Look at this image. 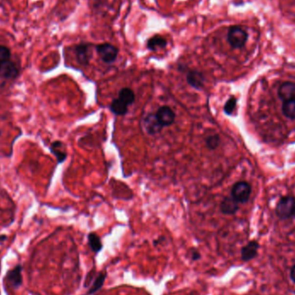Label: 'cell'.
I'll return each mask as SVG.
<instances>
[{
  "instance_id": "cell-13",
  "label": "cell",
  "mask_w": 295,
  "mask_h": 295,
  "mask_svg": "<svg viewBox=\"0 0 295 295\" xmlns=\"http://www.w3.org/2000/svg\"><path fill=\"white\" fill-rule=\"evenodd\" d=\"M238 204L232 197H226L220 204V211L226 215H234L239 209Z\"/></svg>"
},
{
  "instance_id": "cell-12",
  "label": "cell",
  "mask_w": 295,
  "mask_h": 295,
  "mask_svg": "<svg viewBox=\"0 0 295 295\" xmlns=\"http://www.w3.org/2000/svg\"><path fill=\"white\" fill-rule=\"evenodd\" d=\"M278 94L281 100L288 101L295 99V83L286 81L281 85V87L278 90Z\"/></svg>"
},
{
  "instance_id": "cell-24",
  "label": "cell",
  "mask_w": 295,
  "mask_h": 295,
  "mask_svg": "<svg viewBox=\"0 0 295 295\" xmlns=\"http://www.w3.org/2000/svg\"><path fill=\"white\" fill-rule=\"evenodd\" d=\"M190 258L192 261H199L201 259V252L199 251L197 249H191L189 251Z\"/></svg>"
},
{
  "instance_id": "cell-26",
  "label": "cell",
  "mask_w": 295,
  "mask_h": 295,
  "mask_svg": "<svg viewBox=\"0 0 295 295\" xmlns=\"http://www.w3.org/2000/svg\"><path fill=\"white\" fill-rule=\"evenodd\" d=\"M164 240H165L164 237H160V238H158L157 240L154 241V245H155V246H157V245L161 244Z\"/></svg>"
},
{
  "instance_id": "cell-1",
  "label": "cell",
  "mask_w": 295,
  "mask_h": 295,
  "mask_svg": "<svg viewBox=\"0 0 295 295\" xmlns=\"http://www.w3.org/2000/svg\"><path fill=\"white\" fill-rule=\"evenodd\" d=\"M275 212L281 219H291L295 216V199L294 197L285 196L277 203Z\"/></svg>"
},
{
  "instance_id": "cell-2",
  "label": "cell",
  "mask_w": 295,
  "mask_h": 295,
  "mask_svg": "<svg viewBox=\"0 0 295 295\" xmlns=\"http://www.w3.org/2000/svg\"><path fill=\"white\" fill-rule=\"evenodd\" d=\"M248 40V34L241 26L232 25L229 27L227 34V41L234 48L244 47Z\"/></svg>"
},
{
  "instance_id": "cell-21",
  "label": "cell",
  "mask_w": 295,
  "mask_h": 295,
  "mask_svg": "<svg viewBox=\"0 0 295 295\" xmlns=\"http://www.w3.org/2000/svg\"><path fill=\"white\" fill-rule=\"evenodd\" d=\"M205 145L207 147L209 150H214L219 147L220 144V137L218 134H212V135L208 136L205 138Z\"/></svg>"
},
{
  "instance_id": "cell-4",
  "label": "cell",
  "mask_w": 295,
  "mask_h": 295,
  "mask_svg": "<svg viewBox=\"0 0 295 295\" xmlns=\"http://www.w3.org/2000/svg\"><path fill=\"white\" fill-rule=\"evenodd\" d=\"M96 50L99 57L106 63H113L116 61L118 55V48L111 44H98Z\"/></svg>"
},
{
  "instance_id": "cell-22",
  "label": "cell",
  "mask_w": 295,
  "mask_h": 295,
  "mask_svg": "<svg viewBox=\"0 0 295 295\" xmlns=\"http://www.w3.org/2000/svg\"><path fill=\"white\" fill-rule=\"evenodd\" d=\"M237 100L236 97H234V96L229 97V99L226 101L225 106H224L225 113L227 115H231L233 113L236 106H237Z\"/></svg>"
},
{
  "instance_id": "cell-5",
  "label": "cell",
  "mask_w": 295,
  "mask_h": 295,
  "mask_svg": "<svg viewBox=\"0 0 295 295\" xmlns=\"http://www.w3.org/2000/svg\"><path fill=\"white\" fill-rule=\"evenodd\" d=\"M156 116L163 127L170 126L175 123V113L169 106H160V108L157 110Z\"/></svg>"
},
{
  "instance_id": "cell-16",
  "label": "cell",
  "mask_w": 295,
  "mask_h": 295,
  "mask_svg": "<svg viewBox=\"0 0 295 295\" xmlns=\"http://www.w3.org/2000/svg\"><path fill=\"white\" fill-rule=\"evenodd\" d=\"M106 276H107V273L106 271H101L98 273L88 289V295H94L95 293L99 291L105 284Z\"/></svg>"
},
{
  "instance_id": "cell-18",
  "label": "cell",
  "mask_w": 295,
  "mask_h": 295,
  "mask_svg": "<svg viewBox=\"0 0 295 295\" xmlns=\"http://www.w3.org/2000/svg\"><path fill=\"white\" fill-rule=\"evenodd\" d=\"M88 246L91 249V251L94 252L95 254L102 250V242H101L100 237H98L97 234L93 233V232L88 234Z\"/></svg>"
},
{
  "instance_id": "cell-10",
  "label": "cell",
  "mask_w": 295,
  "mask_h": 295,
  "mask_svg": "<svg viewBox=\"0 0 295 295\" xmlns=\"http://www.w3.org/2000/svg\"><path fill=\"white\" fill-rule=\"evenodd\" d=\"M23 267L18 264L14 269L10 270L6 274V281L11 288H19L23 284Z\"/></svg>"
},
{
  "instance_id": "cell-25",
  "label": "cell",
  "mask_w": 295,
  "mask_h": 295,
  "mask_svg": "<svg viewBox=\"0 0 295 295\" xmlns=\"http://www.w3.org/2000/svg\"><path fill=\"white\" fill-rule=\"evenodd\" d=\"M289 276L291 281L294 282L295 284V264L294 266L292 267L291 270H290V273H289Z\"/></svg>"
},
{
  "instance_id": "cell-9",
  "label": "cell",
  "mask_w": 295,
  "mask_h": 295,
  "mask_svg": "<svg viewBox=\"0 0 295 295\" xmlns=\"http://www.w3.org/2000/svg\"><path fill=\"white\" fill-rule=\"evenodd\" d=\"M19 68L11 60L0 63V77L4 79H15L19 76Z\"/></svg>"
},
{
  "instance_id": "cell-3",
  "label": "cell",
  "mask_w": 295,
  "mask_h": 295,
  "mask_svg": "<svg viewBox=\"0 0 295 295\" xmlns=\"http://www.w3.org/2000/svg\"><path fill=\"white\" fill-rule=\"evenodd\" d=\"M251 193V186L246 182H238L231 188V197L237 203H246Z\"/></svg>"
},
{
  "instance_id": "cell-23",
  "label": "cell",
  "mask_w": 295,
  "mask_h": 295,
  "mask_svg": "<svg viewBox=\"0 0 295 295\" xmlns=\"http://www.w3.org/2000/svg\"><path fill=\"white\" fill-rule=\"evenodd\" d=\"M11 50L5 46H0V63L11 60Z\"/></svg>"
},
{
  "instance_id": "cell-17",
  "label": "cell",
  "mask_w": 295,
  "mask_h": 295,
  "mask_svg": "<svg viewBox=\"0 0 295 295\" xmlns=\"http://www.w3.org/2000/svg\"><path fill=\"white\" fill-rule=\"evenodd\" d=\"M50 150H51L52 153L55 155L59 163H62L67 159L68 155H67L66 150H64V145L62 142L56 141V142H53L50 146Z\"/></svg>"
},
{
  "instance_id": "cell-14",
  "label": "cell",
  "mask_w": 295,
  "mask_h": 295,
  "mask_svg": "<svg viewBox=\"0 0 295 295\" xmlns=\"http://www.w3.org/2000/svg\"><path fill=\"white\" fill-rule=\"evenodd\" d=\"M110 110L113 114H115L117 116H124L129 111V106L117 97V98H114L111 103Z\"/></svg>"
},
{
  "instance_id": "cell-11",
  "label": "cell",
  "mask_w": 295,
  "mask_h": 295,
  "mask_svg": "<svg viewBox=\"0 0 295 295\" xmlns=\"http://www.w3.org/2000/svg\"><path fill=\"white\" fill-rule=\"evenodd\" d=\"M204 74L196 70H189L186 73V82L197 90L204 88Z\"/></svg>"
},
{
  "instance_id": "cell-19",
  "label": "cell",
  "mask_w": 295,
  "mask_h": 295,
  "mask_svg": "<svg viewBox=\"0 0 295 295\" xmlns=\"http://www.w3.org/2000/svg\"><path fill=\"white\" fill-rule=\"evenodd\" d=\"M118 98L122 99L124 102L126 103L128 106H130L135 102L136 95L134 91H132L131 88H124L121 89L120 91H119Z\"/></svg>"
},
{
  "instance_id": "cell-6",
  "label": "cell",
  "mask_w": 295,
  "mask_h": 295,
  "mask_svg": "<svg viewBox=\"0 0 295 295\" xmlns=\"http://www.w3.org/2000/svg\"><path fill=\"white\" fill-rule=\"evenodd\" d=\"M74 54L77 62L80 65L88 66L91 58V45L89 44H80L74 48Z\"/></svg>"
},
{
  "instance_id": "cell-7",
  "label": "cell",
  "mask_w": 295,
  "mask_h": 295,
  "mask_svg": "<svg viewBox=\"0 0 295 295\" xmlns=\"http://www.w3.org/2000/svg\"><path fill=\"white\" fill-rule=\"evenodd\" d=\"M259 245L258 242L255 240H252L249 242L248 244L244 245L243 248L241 249V259L244 262H248L255 259L258 255Z\"/></svg>"
},
{
  "instance_id": "cell-20",
  "label": "cell",
  "mask_w": 295,
  "mask_h": 295,
  "mask_svg": "<svg viewBox=\"0 0 295 295\" xmlns=\"http://www.w3.org/2000/svg\"><path fill=\"white\" fill-rule=\"evenodd\" d=\"M282 112L286 117L295 119V99L285 101L282 106Z\"/></svg>"
},
{
  "instance_id": "cell-27",
  "label": "cell",
  "mask_w": 295,
  "mask_h": 295,
  "mask_svg": "<svg viewBox=\"0 0 295 295\" xmlns=\"http://www.w3.org/2000/svg\"><path fill=\"white\" fill-rule=\"evenodd\" d=\"M6 239H7V237L5 235H1L0 236V244H3Z\"/></svg>"
},
{
  "instance_id": "cell-15",
  "label": "cell",
  "mask_w": 295,
  "mask_h": 295,
  "mask_svg": "<svg viewBox=\"0 0 295 295\" xmlns=\"http://www.w3.org/2000/svg\"><path fill=\"white\" fill-rule=\"evenodd\" d=\"M167 44L168 42L165 38L160 35H156L147 42V48L150 51H157L159 48H164L167 46Z\"/></svg>"
},
{
  "instance_id": "cell-8",
  "label": "cell",
  "mask_w": 295,
  "mask_h": 295,
  "mask_svg": "<svg viewBox=\"0 0 295 295\" xmlns=\"http://www.w3.org/2000/svg\"><path fill=\"white\" fill-rule=\"evenodd\" d=\"M143 125L145 127L146 131L150 135H157L158 133H160L164 128L157 119L156 113H149L144 117Z\"/></svg>"
}]
</instances>
